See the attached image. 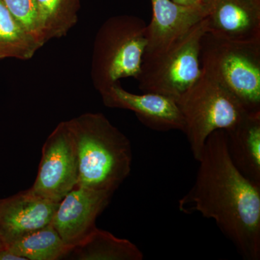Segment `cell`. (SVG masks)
I'll return each instance as SVG.
<instances>
[{
    "mask_svg": "<svg viewBox=\"0 0 260 260\" xmlns=\"http://www.w3.org/2000/svg\"><path fill=\"white\" fill-rule=\"evenodd\" d=\"M6 248L26 260L65 259L72 249L51 223L24 236Z\"/></svg>",
    "mask_w": 260,
    "mask_h": 260,
    "instance_id": "9a60e30c",
    "label": "cell"
},
{
    "mask_svg": "<svg viewBox=\"0 0 260 260\" xmlns=\"http://www.w3.org/2000/svg\"><path fill=\"white\" fill-rule=\"evenodd\" d=\"M113 194L76 186L59 202L51 225L67 246L73 249L93 232L99 215Z\"/></svg>",
    "mask_w": 260,
    "mask_h": 260,
    "instance_id": "ba28073f",
    "label": "cell"
},
{
    "mask_svg": "<svg viewBox=\"0 0 260 260\" xmlns=\"http://www.w3.org/2000/svg\"><path fill=\"white\" fill-rule=\"evenodd\" d=\"M151 21L147 26L145 54L160 50L187 32L205 16L201 5L184 6L172 0H150Z\"/></svg>",
    "mask_w": 260,
    "mask_h": 260,
    "instance_id": "7c38bea8",
    "label": "cell"
},
{
    "mask_svg": "<svg viewBox=\"0 0 260 260\" xmlns=\"http://www.w3.org/2000/svg\"><path fill=\"white\" fill-rule=\"evenodd\" d=\"M207 34L229 42H260V0H212L205 8Z\"/></svg>",
    "mask_w": 260,
    "mask_h": 260,
    "instance_id": "30bf717a",
    "label": "cell"
},
{
    "mask_svg": "<svg viewBox=\"0 0 260 260\" xmlns=\"http://www.w3.org/2000/svg\"><path fill=\"white\" fill-rule=\"evenodd\" d=\"M0 260H26L25 258L16 255L14 253L12 252L8 248L0 250Z\"/></svg>",
    "mask_w": 260,
    "mask_h": 260,
    "instance_id": "d6986e66",
    "label": "cell"
},
{
    "mask_svg": "<svg viewBox=\"0 0 260 260\" xmlns=\"http://www.w3.org/2000/svg\"><path fill=\"white\" fill-rule=\"evenodd\" d=\"M194 185L179 201L182 213L213 219L246 260L260 259V186L234 165L224 129L205 143Z\"/></svg>",
    "mask_w": 260,
    "mask_h": 260,
    "instance_id": "6da1fadb",
    "label": "cell"
},
{
    "mask_svg": "<svg viewBox=\"0 0 260 260\" xmlns=\"http://www.w3.org/2000/svg\"><path fill=\"white\" fill-rule=\"evenodd\" d=\"M15 20L42 46L46 44L37 0H3Z\"/></svg>",
    "mask_w": 260,
    "mask_h": 260,
    "instance_id": "ac0fdd59",
    "label": "cell"
},
{
    "mask_svg": "<svg viewBox=\"0 0 260 260\" xmlns=\"http://www.w3.org/2000/svg\"><path fill=\"white\" fill-rule=\"evenodd\" d=\"M202 70L218 80L246 112H260V42L237 43L205 32Z\"/></svg>",
    "mask_w": 260,
    "mask_h": 260,
    "instance_id": "8992f818",
    "label": "cell"
},
{
    "mask_svg": "<svg viewBox=\"0 0 260 260\" xmlns=\"http://www.w3.org/2000/svg\"><path fill=\"white\" fill-rule=\"evenodd\" d=\"M204 18L170 44L143 56L137 80L143 93L167 95L177 100L202 74V39Z\"/></svg>",
    "mask_w": 260,
    "mask_h": 260,
    "instance_id": "5b68a950",
    "label": "cell"
},
{
    "mask_svg": "<svg viewBox=\"0 0 260 260\" xmlns=\"http://www.w3.org/2000/svg\"><path fill=\"white\" fill-rule=\"evenodd\" d=\"M225 132L233 164L244 177L260 186V112L247 113Z\"/></svg>",
    "mask_w": 260,
    "mask_h": 260,
    "instance_id": "4fadbf2b",
    "label": "cell"
},
{
    "mask_svg": "<svg viewBox=\"0 0 260 260\" xmlns=\"http://www.w3.org/2000/svg\"><path fill=\"white\" fill-rule=\"evenodd\" d=\"M67 257L77 260H142L144 256L133 242L96 227L83 242L70 250Z\"/></svg>",
    "mask_w": 260,
    "mask_h": 260,
    "instance_id": "5bb4252c",
    "label": "cell"
},
{
    "mask_svg": "<svg viewBox=\"0 0 260 260\" xmlns=\"http://www.w3.org/2000/svg\"><path fill=\"white\" fill-rule=\"evenodd\" d=\"M44 41L65 37L76 25L80 0H37Z\"/></svg>",
    "mask_w": 260,
    "mask_h": 260,
    "instance_id": "e0dca14e",
    "label": "cell"
},
{
    "mask_svg": "<svg viewBox=\"0 0 260 260\" xmlns=\"http://www.w3.org/2000/svg\"><path fill=\"white\" fill-rule=\"evenodd\" d=\"M68 123L78 151L77 186L114 194L131 172L129 140L102 113H85Z\"/></svg>",
    "mask_w": 260,
    "mask_h": 260,
    "instance_id": "7a4b0ae2",
    "label": "cell"
},
{
    "mask_svg": "<svg viewBox=\"0 0 260 260\" xmlns=\"http://www.w3.org/2000/svg\"><path fill=\"white\" fill-rule=\"evenodd\" d=\"M5 247V245L4 242H3V239H2L1 237H0V250H1V249H4Z\"/></svg>",
    "mask_w": 260,
    "mask_h": 260,
    "instance_id": "7402d4cb",
    "label": "cell"
},
{
    "mask_svg": "<svg viewBox=\"0 0 260 260\" xmlns=\"http://www.w3.org/2000/svg\"><path fill=\"white\" fill-rule=\"evenodd\" d=\"M147 23L133 15L106 20L97 32L92 58L91 78L98 91L121 78H138L146 49Z\"/></svg>",
    "mask_w": 260,
    "mask_h": 260,
    "instance_id": "3957f363",
    "label": "cell"
},
{
    "mask_svg": "<svg viewBox=\"0 0 260 260\" xmlns=\"http://www.w3.org/2000/svg\"><path fill=\"white\" fill-rule=\"evenodd\" d=\"M174 3L184 6H197L200 5V0H172Z\"/></svg>",
    "mask_w": 260,
    "mask_h": 260,
    "instance_id": "ffe728a7",
    "label": "cell"
},
{
    "mask_svg": "<svg viewBox=\"0 0 260 260\" xmlns=\"http://www.w3.org/2000/svg\"><path fill=\"white\" fill-rule=\"evenodd\" d=\"M212 0H200V4L203 8H204L205 11V8H207V6L210 4V2Z\"/></svg>",
    "mask_w": 260,
    "mask_h": 260,
    "instance_id": "44dd1931",
    "label": "cell"
},
{
    "mask_svg": "<svg viewBox=\"0 0 260 260\" xmlns=\"http://www.w3.org/2000/svg\"><path fill=\"white\" fill-rule=\"evenodd\" d=\"M79 177L78 151L68 121L59 123L43 145L37 179L30 190L59 203L76 187Z\"/></svg>",
    "mask_w": 260,
    "mask_h": 260,
    "instance_id": "52a82bcc",
    "label": "cell"
},
{
    "mask_svg": "<svg viewBox=\"0 0 260 260\" xmlns=\"http://www.w3.org/2000/svg\"><path fill=\"white\" fill-rule=\"evenodd\" d=\"M176 102L184 120L183 133L198 161L211 133L229 129L249 113L225 87L203 70L198 80Z\"/></svg>",
    "mask_w": 260,
    "mask_h": 260,
    "instance_id": "277c9868",
    "label": "cell"
},
{
    "mask_svg": "<svg viewBox=\"0 0 260 260\" xmlns=\"http://www.w3.org/2000/svg\"><path fill=\"white\" fill-rule=\"evenodd\" d=\"M59 203L41 198L30 189L0 199V237L5 247L50 224Z\"/></svg>",
    "mask_w": 260,
    "mask_h": 260,
    "instance_id": "8fae6325",
    "label": "cell"
},
{
    "mask_svg": "<svg viewBox=\"0 0 260 260\" xmlns=\"http://www.w3.org/2000/svg\"><path fill=\"white\" fill-rule=\"evenodd\" d=\"M106 107L135 113L147 127L158 132L184 131V120L177 102L160 94H135L126 91L119 82L99 92Z\"/></svg>",
    "mask_w": 260,
    "mask_h": 260,
    "instance_id": "9c48e42d",
    "label": "cell"
},
{
    "mask_svg": "<svg viewBox=\"0 0 260 260\" xmlns=\"http://www.w3.org/2000/svg\"><path fill=\"white\" fill-rule=\"evenodd\" d=\"M43 46L15 20L0 0V59H30Z\"/></svg>",
    "mask_w": 260,
    "mask_h": 260,
    "instance_id": "2e32d148",
    "label": "cell"
}]
</instances>
